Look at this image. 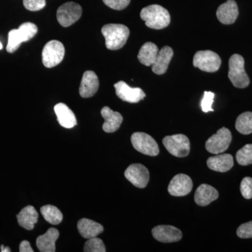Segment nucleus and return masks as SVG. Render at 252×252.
Here are the masks:
<instances>
[{
    "label": "nucleus",
    "mask_w": 252,
    "mask_h": 252,
    "mask_svg": "<svg viewBox=\"0 0 252 252\" xmlns=\"http://www.w3.org/2000/svg\"><path fill=\"white\" fill-rule=\"evenodd\" d=\"M99 79L95 73L93 71H86L83 74L79 94L84 98L93 97L99 89Z\"/></svg>",
    "instance_id": "obj_15"
},
{
    "label": "nucleus",
    "mask_w": 252,
    "mask_h": 252,
    "mask_svg": "<svg viewBox=\"0 0 252 252\" xmlns=\"http://www.w3.org/2000/svg\"><path fill=\"white\" fill-rule=\"evenodd\" d=\"M237 235L240 238H252V220L240 225L237 230Z\"/></svg>",
    "instance_id": "obj_34"
},
{
    "label": "nucleus",
    "mask_w": 252,
    "mask_h": 252,
    "mask_svg": "<svg viewBox=\"0 0 252 252\" xmlns=\"http://www.w3.org/2000/svg\"><path fill=\"white\" fill-rule=\"evenodd\" d=\"M140 17L145 21L146 26L155 30H161L170 23V15L168 11L160 5H149L140 12Z\"/></svg>",
    "instance_id": "obj_1"
},
{
    "label": "nucleus",
    "mask_w": 252,
    "mask_h": 252,
    "mask_svg": "<svg viewBox=\"0 0 252 252\" xmlns=\"http://www.w3.org/2000/svg\"><path fill=\"white\" fill-rule=\"evenodd\" d=\"M126 178L137 188H145L149 181L148 169L142 164H132L126 169Z\"/></svg>",
    "instance_id": "obj_11"
},
{
    "label": "nucleus",
    "mask_w": 252,
    "mask_h": 252,
    "mask_svg": "<svg viewBox=\"0 0 252 252\" xmlns=\"http://www.w3.org/2000/svg\"><path fill=\"white\" fill-rule=\"evenodd\" d=\"M11 249L8 248V247H4V245H1V252H11Z\"/></svg>",
    "instance_id": "obj_36"
},
{
    "label": "nucleus",
    "mask_w": 252,
    "mask_h": 252,
    "mask_svg": "<svg viewBox=\"0 0 252 252\" xmlns=\"http://www.w3.org/2000/svg\"><path fill=\"white\" fill-rule=\"evenodd\" d=\"M103 1L111 9L120 11L126 9L128 6L130 0H103Z\"/></svg>",
    "instance_id": "obj_33"
},
{
    "label": "nucleus",
    "mask_w": 252,
    "mask_h": 252,
    "mask_svg": "<svg viewBox=\"0 0 252 252\" xmlns=\"http://www.w3.org/2000/svg\"><path fill=\"white\" fill-rule=\"evenodd\" d=\"M238 7L234 0H228L219 6L217 16L220 23L225 25L233 24L238 18Z\"/></svg>",
    "instance_id": "obj_16"
},
{
    "label": "nucleus",
    "mask_w": 252,
    "mask_h": 252,
    "mask_svg": "<svg viewBox=\"0 0 252 252\" xmlns=\"http://www.w3.org/2000/svg\"><path fill=\"white\" fill-rule=\"evenodd\" d=\"M84 251L86 252H105L106 248L101 239L94 238L89 239L84 245Z\"/></svg>",
    "instance_id": "obj_29"
},
{
    "label": "nucleus",
    "mask_w": 252,
    "mask_h": 252,
    "mask_svg": "<svg viewBox=\"0 0 252 252\" xmlns=\"http://www.w3.org/2000/svg\"><path fill=\"white\" fill-rule=\"evenodd\" d=\"M2 48H3L2 44H1V42H0V50L2 49Z\"/></svg>",
    "instance_id": "obj_37"
},
{
    "label": "nucleus",
    "mask_w": 252,
    "mask_h": 252,
    "mask_svg": "<svg viewBox=\"0 0 252 252\" xmlns=\"http://www.w3.org/2000/svg\"><path fill=\"white\" fill-rule=\"evenodd\" d=\"M131 142L134 148L140 153L151 157L158 155V145L153 137L148 134L140 132H135L131 136Z\"/></svg>",
    "instance_id": "obj_9"
},
{
    "label": "nucleus",
    "mask_w": 252,
    "mask_h": 252,
    "mask_svg": "<svg viewBox=\"0 0 252 252\" xmlns=\"http://www.w3.org/2000/svg\"><path fill=\"white\" fill-rule=\"evenodd\" d=\"M59 238V230L55 228H49L45 234L36 239V247L41 252H56V242Z\"/></svg>",
    "instance_id": "obj_20"
},
{
    "label": "nucleus",
    "mask_w": 252,
    "mask_h": 252,
    "mask_svg": "<svg viewBox=\"0 0 252 252\" xmlns=\"http://www.w3.org/2000/svg\"><path fill=\"white\" fill-rule=\"evenodd\" d=\"M162 144L167 152L174 157H186L190 152V142L189 138L182 134L166 136L162 140Z\"/></svg>",
    "instance_id": "obj_5"
},
{
    "label": "nucleus",
    "mask_w": 252,
    "mask_h": 252,
    "mask_svg": "<svg viewBox=\"0 0 252 252\" xmlns=\"http://www.w3.org/2000/svg\"><path fill=\"white\" fill-rule=\"evenodd\" d=\"M114 88L118 97L124 102L137 103L146 97V94L140 88H131L123 81L114 84Z\"/></svg>",
    "instance_id": "obj_12"
},
{
    "label": "nucleus",
    "mask_w": 252,
    "mask_h": 252,
    "mask_svg": "<svg viewBox=\"0 0 252 252\" xmlns=\"http://www.w3.org/2000/svg\"><path fill=\"white\" fill-rule=\"evenodd\" d=\"M158 48L152 42H147L141 47L139 51V61L145 66H152L158 54Z\"/></svg>",
    "instance_id": "obj_25"
},
{
    "label": "nucleus",
    "mask_w": 252,
    "mask_h": 252,
    "mask_svg": "<svg viewBox=\"0 0 252 252\" xmlns=\"http://www.w3.org/2000/svg\"><path fill=\"white\" fill-rule=\"evenodd\" d=\"M82 15V8L77 3L69 1L61 5L57 11V19L61 26L67 28L79 21Z\"/></svg>",
    "instance_id": "obj_10"
},
{
    "label": "nucleus",
    "mask_w": 252,
    "mask_h": 252,
    "mask_svg": "<svg viewBox=\"0 0 252 252\" xmlns=\"http://www.w3.org/2000/svg\"><path fill=\"white\" fill-rule=\"evenodd\" d=\"M240 191L244 198L246 199L252 198V178L245 177L240 185Z\"/></svg>",
    "instance_id": "obj_31"
},
{
    "label": "nucleus",
    "mask_w": 252,
    "mask_h": 252,
    "mask_svg": "<svg viewBox=\"0 0 252 252\" xmlns=\"http://www.w3.org/2000/svg\"><path fill=\"white\" fill-rule=\"evenodd\" d=\"M192 188L193 182L190 177L185 174H179L172 178L167 190L170 195L181 197L188 195Z\"/></svg>",
    "instance_id": "obj_13"
},
{
    "label": "nucleus",
    "mask_w": 252,
    "mask_h": 252,
    "mask_svg": "<svg viewBox=\"0 0 252 252\" xmlns=\"http://www.w3.org/2000/svg\"><path fill=\"white\" fill-rule=\"evenodd\" d=\"M38 28L32 23H24L18 29L11 30L8 36V44L6 51L14 53L21 46L23 42L31 40L36 35Z\"/></svg>",
    "instance_id": "obj_3"
},
{
    "label": "nucleus",
    "mask_w": 252,
    "mask_h": 252,
    "mask_svg": "<svg viewBox=\"0 0 252 252\" xmlns=\"http://www.w3.org/2000/svg\"><path fill=\"white\" fill-rule=\"evenodd\" d=\"M218 197L219 193L216 189L212 186L203 184L197 189L194 199L197 205L204 207L216 200Z\"/></svg>",
    "instance_id": "obj_22"
},
{
    "label": "nucleus",
    "mask_w": 252,
    "mask_h": 252,
    "mask_svg": "<svg viewBox=\"0 0 252 252\" xmlns=\"http://www.w3.org/2000/svg\"><path fill=\"white\" fill-rule=\"evenodd\" d=\"M54 112L60 125L65 128H72L77 126L75 115L69 107L64 103H59L54 107Z\"/></svg>",
    "instance_id": "obj_19"
},
{
    "label": "nucleus",
    "mask_w": 252,
    "mask_h": 252,
    "mask_svg": "<svg viewBox=\"0 0 252 252\" xmlns=\"http://www.w3.org/2000/svg\"><path fill=\"white\" fill-rule=\"evenodd\" d=\"M38 217L37 212L34 207L29 205L24 207L17 215L18 224L28 230L34 229Z\"/></svg>",
    "instance_id": "obj_24"
},
{
    "label": "nucleus",
    "mask_w": 252,
    "mask_h": 252,
    "mask_svg": "<svg viewBox=\"0 0 252 252\" xmlns=\"http://www.w3.org/2000/svg\"><path fill=\"white\" fill-rule=\"evenodd\" d=\"M228 78L235 87L245 89L250 84V78L245 70V61L243 56L234 54L230 58Z\"/></svg>",
    "instance_id": "obj_4"
},
{
    "label": "nucleus",
    "mask_w": 252,
    "mask_h": 252,
    "mask_svg": "<svg viewBox=\"0 0 252 252\" xmlns=\"http://www.w3.org/2000/svg\"><path fill=\"white\" fill-rule=\"evenodd\" d=\"M236 160L241 165L252 164V144H249L237 152Z\"/></svg>",
    "instance_id": "obj_28"
},
{
    "label": "nucleus",
    "mask_w": 252,
    "mask_h": 252,
    "mask_svg": "<svg viewBox=\"0 0 252 252\" xmlns=\"http://www.w3.org/2000/svg\"><path fill=\"white\" fill-rule=\"evenodd\" d=\"M101 115L104 119L102 128L104 132L108 133H112L119 130L124 120L120 113L114 112L108 107H104L102 109Z\"/></svg>",
    "instance_id": "obj_17"
},
{
    "label": "nucleus",
    "mask_w": 252,
    "mask_h": 252,
    "mask_svg": "<svg viewBox=\"0 0 252 252\" xmlns=\"http://www.w3.org/2000/svg\"><path fill=\"white\" fill-rule=\"evenodd\" d=\"M20 252H34V250L31 248V244L26 240H23L20 244L19 247Z\"/></svg>",
    "instance_id": "obj_35"
},
{
    "label": "nucleus",
    "mask_w": 252,
    "mask_h": 252,
    "mask_svg": "<svg viewBox=\"0 0 252 252\" xmlns=\"http://www.w3.org/2000/svg\"><path fill=\"white\" fill-rule=\"evenodd\" d=\"M232 141L230 131L226 127H221L217 133L207 140L205 147L207 152L214 154L223 153L229 147Z\"/></svg>",
    "instance_id": "obj_8"
},
{
    "label": "nucleus",
    "mask_w": 252,
    "mask_h": 252,
    "mask_svg": "<svg viewBox=\"0 0 252 252\" xmlns=\"http://www.w3.org/2000/svg\"><path fill=\"white\" fill-rule=\"evenodd\" d=\"M64 47L61 41L51 40L44 46L42 51L43 64L47 68L56 67L62 62L64 56Z\"/></svg>",
    "instance_id": "obj_7"
},
{
    "label": "nucleus",
    "mask_w": 252,
    "mask_h": 252,
    "mask_svg": "<svg viewBox=\"0 0 252 252\" xmlns=\"http://www.w3.org/2000/svg\"><path fill=\"white\" fill-rule=\"evenodd\" d=\"M215 94L210 91H205L204 93L203 98L201 100V108L203 112H214L212 109V104L215 98Z\"/></svg>",
    "instance_id": "obj_30"
},
{
    "label": "nucleus",
    "mask_w": 252,
    "mask_h": 252,
    "mask_svg": "<svg viewBox=\"0 0 252 252\" xmlns=\"http://www.w3.org/2000/svg\"><path fill=\"white\" fill-rule=\"evenodd\" d=\"M41 213L46 221L52 225H58L63 220V214L58 207L47 205L41 207Z\"/></svg>",
    "instance_id": "obj_26"
},
{
    "label": "nucleus",
    "mask_w": 252,
    "mask_h": 252,
    "mask_svg": "<svg viewBox=\"0 0 252 252\" xmlns=\"http://www.w3.org/2000/svg\"><path fill=\"white\" fill-rule=\"evenodd\" d=\"M77 228L84 238L91 239L97 237L103 232L102 225L89 219H82L77 223Z\"/></svg>",
    "instance_id": "obj_23"
},
{
    "label": "nucleus",
    "mask_w": 252,
    "mask_h": 252,
    "mask_svg": "<svg viewBox=\"0 0 252 252\" xmlns=\"http://www.w3.org/2000/svg\"><path fill=\"white\" fill-rule=\"evenodd\" d=\"M235 127L243 135L252 133V112L243 113L237 119Z\"/></svg>",
    "instance_id": "obj_27"
},
{
    "label": "nucleus",
    "mask_w": 252,
    "mask_h": 252,
    "mask_svg": "<svg viewBox=\"0 0 252 252\" xmlns=\"http://www.w3.org/2000/svg\"><path fill=\"white\" fill-rule=\"evenodd\" d=\"M174 52L170 46H164L158 51L154 64H152V71L158 75H161L167 72L169 64L173 56Z\"/></svg>",
    "instance_id": "obj_18"
},
{
    "label": "nucleus",
    "mask_w": 252,
    "mask_h": 252,
    "mask_svg": "<svg viewBox=\"0 0 252 252\" xmlns=\"http://www.w3.org/2000/svg\"><path fill=\"white\" fill-rule=\"evenodd\" d=\"M102 34L105 39L106 47L112 51L122 49L129 37L128 28L122 24H107L102 28Z\"/></svg>",
    "instance_id": "obj_2"
},
{
    "label": "nucleus",
    "mask_w": 252,
    "mask_h": 252,
    "mask_svg": "<svg viewBox=\"0 0 252 252\" xmlns=\"http://www.w3.org/2000/svg\"><path fill=\"white\" fill-rule=\"evenodd\" d=\"M193 66L207 72H215L219 70L221 60L216 53L212 51H199L194 55Z\"/></svg>",
    "instance_id": "obj_6"
},
{
    "label": "nucleus",
    "mask_w": 252,
    "mask_h": 252,
    "mask_svg": "<svg viewBox=\"0 0 252 252\" xmlns=\"http://www.w3.org/2000/svg\"><path fill=\"white\" fill-rule=\"evenodd\" d=\"M152 235L158 241L164 243H175L182 238L181 230L172 225H160L154 227Z\"/></svg>",
    "instance_id": "obj_14"
},
{
    "label": "nucleus",
    "mask_w": 252,
    "mask_h": 252,
    "mask_svg": "<svg viewBox=\"0 0 252 252\" xmlns=\"http://www.w3.org/2000/svg\"><path fill=\"white\" fill-rule=\"evenodd\" d=\"M233 158L229 154H220L209 158L207 165L209 168L214 171L225 172L230 170L233 166Z\"/></svg>",
    "instance_id": "obj_21"
},
{
    "label": "nucleus",
    "mask_w": 252,
    "mask_h": 252,
    "mask_svg": "<svg viewBox=\"0 0 252 252\" xmlns=\"http://www.w3.org/2000/svg\"><path fill=\"white\" fill-rule=\"evenodd\" d=\"M23 5L29 11H37L45 7L46 0H23Z\"/></svg>",
    "instance_id": "obj_32"
}]
</instances>
